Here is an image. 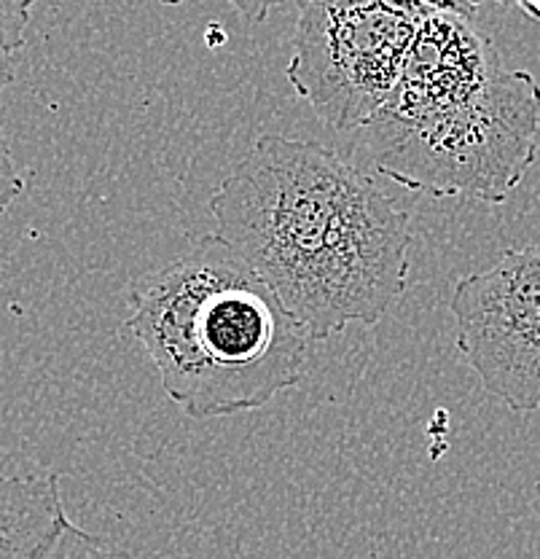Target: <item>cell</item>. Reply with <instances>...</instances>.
Listing matches in <instances>:
<instances>
[{
  "label": "cell",
  "instance_id": "cell-11",
  "mask_svg": "<svg viewBox=\"0 0 540 559\" xmlns=\"http://www.w3.org/2000/svg\"><path fill=\"white\" fill-rule=\"evenodd\" d=\"M514 3L519 5L527 16H532V20L540 22V0H514Z\"/></svg>",
  "mask_w": 540,
  "mask_h": 559
},
{
  "label": "cell",
  "instance_id": "cell-1",
  "mask_svg": "<svg viewBox=\"0 0 540 559\" xmlns=\"http://www.w3.org/2000/svg\"><path fill=\"white\" fill-rule=\"evenodd\" d=\"M211 213L315 342L380 323L409 283V210L315 140L261 135Z\"/></svg>",
  "mask_w": 540,
  "mask_h": 559
},
{
  "label": "cell",
  "instance_id": "cell-9",
  "mask_svg": "<svg viewBox=\"0 0 540 559\" xmlns=\"http://www.w3.org/2000/svg\"><path fill=\"white\" fill-rule=\"evenodd\" d=\"M22 189H25V180H22L14 154H11L9 138H5L3 127H0V215L14 205Z\"/></svg>",
  "mask_w": 540,
  "mask_h": 559
},
{
  "label": "cell",
  "instance_id": "cell-5",
  "mask_svg": "<svg viewBox=\"0 0 540 559\" xmlns=\"http://www.w3.org/2000/svg\"><path fill=\"white\" fill-rule=\"evenodd\" d=\"M457 349L481 388L514 412L540 406V245L503 250L452 290Z\"/></svg>",
  "mask_w": 540,
  "mask_h": 559
},
{
  "label": "cell",
  "instance_id": "cell-6",
  "mask_svg": "<svg viewBox=\"0 0 540 559\" xmlns=\"http://www.w3.org/2000/svg\"><path fill=\"white\" fill-rule=\"evenodd\" d=\"M0 559H124L68 516L60 476H0Z\"/></svg>",
  "mask_w": 540,
  "mask_h": 559
},
{
  "label": "cell",
  "instance_id": "cell-10",
  "mask_svg": "<svg viewBox=\"0 0 540 559\" xmlns=\"http://www.w3.org/2000/svg\"><path fill=\"white\" fill-rule=\"evenodd\" d=\"M159 3L178 5V3H183V0H159ZM224 3L235 5V9L240 11L248 22H266L277 9L293 3V0H224Z\"/></svg>",
  "mask_w": 540,
  "mask_h": 559
},
{
  "label": "cell",
  "instance_id": "cell-8",
  "mask_svg": "<svg viewBox=\"0 0 540 559\" xmlns=\"http://www.w3.org/2000/svg\"><path fill=\"white\" fill-rule=\"evenodd\" d=\"M404 11L406 16L420 25V22L433 20V16H460V20H473L481 0H387Z\"/></svg>",
  "mask_w": 540,
  "mask_h": 559
},
{
  "label": "cell",
  "instance_id": "cell-7",
  "mask_svg": "<svg viewBox=\"0 0 540 559\" xmlns=\"http://www.w3.org/2000/svg\"><path fill=\"white\" fill-rule=\"evenodd\" d=\"M36 3L38 0H0V90L14 84L16 55L25 46Z\"/></svg>",
  "mask_w": 540,
  "mask_h": 559
},
{
  "label": "cell",
  "instance_id": "cell-3",
  "mask_svg": "<svg viewBox=\"0 0 540 559\" xmlns=\"http://www.w3.org/2000/svg\"><path fill=\"white\" fill-rule=\"evenodd\" d=\"M130 307L161 388L194 419L261 409L310 371V331L218 235L137 280Z\"/></svg>",
  "mask_w": 540,
  "mask_h": 559
},
{
  "label": "cell",
  "instance_id": "cell-12",
  "mask_svg": "<svg viewBox=\"0 0 540 559\" xmlns=\"http://www.w3.org/2000/svg\"><path fill=\"white\" fill-rule=\"evenodd\" d=\"M490 3H497V5H511L514 0H490Z\"/></svg>",
  "mask_w": 540,
  "mask_h": 559
},
{
  "label": "cell",
  "instance_id": "cell-2",
  "mask_svg": "<svg viewBox=\"0 0 540 559\" xmlns=\"http://www.w3.org/2000/svg\"><path fill=\"white\" fill-rule=\"evenodd\" d=\"M540 84L505 70L501 51L460 16L417 25L391 100L358 148L393 183L503 205L536 165Z\"/></svg>",
  "mask_w": 540,
  "mask_h": 559
},
{
  "label": "cell",
  "instance_id": "cell-4",
  "mask_svg": "<svg viewBox=\"0 0 540 559\" xmlns=\"http://www.w3.org/2000/svg\"><path fill=\"white\" fill-rule=\"evenodd\" d=\"M290 86L336 132L363 130L391 100L417 22L387 0H296Z\"/></svg>",
  "mask_w": 540,
  "mask_h": 559
}]
</instances>
